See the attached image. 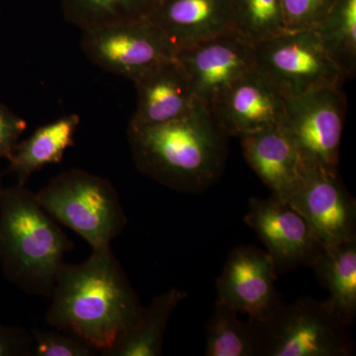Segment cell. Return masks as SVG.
<instances>
[{"label":"cell","mask_w":356,"mask_h":356,"mask_svg":"<svg viewBox=\"0 0 356 356\" xmlns=\"http://www.w3.org/2000/svg\"><path fill=\"white\" fill-rule=\"evenodd\" d=\"M47 324L83 339L102 355L139 322L144 307L111 250H92L58 269Z\"/></svg>","instance_id":"cell-1"},{"label":"cell","mask_w":356,"mask_h":356,"mask_svg":"<svg viewBox=\"0 0 356 356\" xmlns=\"http://www.w3.org/2000/svg\"><path fill=\"white\" fill-rule=\"evenodd\" d=\"M228 137L203 103L181 118L128 129L140 172L184 193H201L217 182L226 163Z\"/></svg>","instance_id":"cell-2"},{"label":"cell","mask_w":356,"mask_h":356,"mask_svg":"<svg viewBox=\"0 0 356 356\" xmlns=\"http://www.w3.org/2000/svg\"><path fill=\"white\" fill-rule=\"evenodd\" d=\"M72 245L58 222L24 185L0 197V262L9 280L25 292L50 297L63 259Z\"/></svg>","instance_id":"cell-3"},{"label":"cell","mask_w":356,"mask_h":356,"mask_svg":"<svg viewBox=\"0 0 356 356\" xmlns=\"http://www.w3.org/2000/svg\"><path fill=\"white\" fill-rule=\"evenodd\" d=\"M35 194L50 216L76 232L92 250L111 248L128 222L113 184L86 170L60 173Z\"/></svg>","instance_id":"cell-4"},{"label":"cell","mask_w":356,"mask_h":356,"mask_svg":"<svg viewBox=\"0 0 356 356\" xmlns=\"http://www.w3.org/2000/svg\"><path fill=\"white\" fill-rule=\"evenodd\" d=\"M257 325L259 355L351 356L355 344L343 324L325 301L305 297L285 305Z\"/></svg>","instance_id":"cell-5"},{"label":"cell","mask_w":356,"mask_h":356,"mask_svg":"<svg viewBox=\"0 0 356 356\" xmlns=\"http://www.w3.org/2000/svg\"><path fill=\"white\" fill-rule=\"evenodd\" d=\"M254 69L287 97L346 81L314 30L283 31L254 44Z\"/></svg>","instance_id":"cell-6"},{"label":"cell","mask_w":356,"mask_h":356,"mask_svg":"<svg viewBox=\"0 0 356 356\" xmlns=\"http://www.w3.org/2000/svg\"><path fill=\"white\" fill-rule=\"evenodd\" d=\"M346 108L348 102L341 86H325L287 98L280 126L305 165L339 172Z\"/></svg>","instance_id":"cell-7"},{"label":"cell","mask_w":356,"mask_h":356,"mask_svg":"<svg viewBox=\"0 0 356 356\" xmlns=\"http://www.w3.org/2000/svg\"><path fill=\"white\" fill-rule=\"evenodd\" d=\"M81 49L93 64L132 81L177 54L168 37L149 18L86 30Z\"/></svg>","instance_id":"cell-8"},{"label":"cell","mask_w":356,"mask_h":356,"mask_svg":"<svg viewBox=\"0 0 356 356\" xmlns=\"http://www.w3.org/2000/svg\"><path fill=\"white\" fill-rule=\"evenodd\" d=\"M277 275L266 250L241 245L232 250L218 278L217 301L261 324L283 303L275 287Z\"/></svg>","instance_id":"cell-9"},{"label":"cell","mask_w":356,"mask_h":356,"mask_svg":"<svg viewBox=\"0 0 356 356\" xmlns=\"http://www.w3.org/2000/svg\"><path fill=\"white\" fill-rule=\"evenodd\" d=\"M245 222L266 245L277 274L311 267L324 250L305 218L273 195L250 199Z\"/></svg>","instance_id":"cell-10"},{"label":"cell","mask_w":356,"mask_h":356,"mask_svg":"<svg viewBox=\"0 0 356 356\" xmlns=\"http://www.w3.org/2000/svg\"><path fill=\"white\" fill-rule=\"evenodd\" d=\"M310 225L324 248L356 238V202L339 172L305 165L288 200Z\"/></svg>","instance_id":"cell-11"},{"label":"cell","mask_w":356,"mask_h":356,"mask_svg":"<svg viewBox=\"0 0 356 356\" xmlns=\"http://www.w3.org/2000/svg\"><path fill=\"white\" fill-rule=\"evenodd\" d=\"M175 58L199 102L210 106L236 79L254 69V44L229 32L179 49Z\"/></svg>","instance_id":"cell-12"},{"label":"cell","mask_w":356,"mask_h":356,"mask_svg":"<svg viewBox=\"0 0 356 356\" xmlns=\"http://www.w3.org/2000/svg\"><path fill=\"white\" fill-rule=\"evenodd\" d=\"M287 96L259 70H248L218 96L210 108L222 131L243 137L281 125Z\"/></svg>","instance_id":"cell-13"},{"label":"cell","mask_w":356,"mask_h":356,"mask_svg":"<svg viewBox=\"0 0 356 356\" xmlns=\"http://www.w3.org/2000/svg\"><path fill=\"white\" fill-rule=\"evenodd\" d=\"M133 83L138 102L129 128L173 121L202 104L175 57L149 67Z\"/></svg>","instance_id":"cell-14"},{"label":"cell","mask_w":356,"mask_h":356,"mask_svg":"<svg viewBox=\"0 0 356 356\" xmlns=\"http://www.w3.org/2000/svg\"><path fill=\"white\" fill-rule=\"evenodd\" d=\"M149 18L177 51L235 31L231 0H156Z\"/></svg>","instance_id":"cell-15"},{"label":"cell","mask_w":356,"mask_h":356,"mask_svg":"<svg viewBox=\"0 0 356 356\" xmlns=\"http://www.w3.org/2000/svg\"><path fill=\"white\" fill-rule=\"evenodd\" d=\"M248 165L270 189L271 195L288 202L305 170L298 149L281 126L241 137Z\"/></svg>","instance_id":"cell-16"},{"label":"cell","mask_w":356,"mask_h":356,"mask_svg":"<svg viewBox=\"0 0 356 356\" xmlns=\"http://www.w3.org/2000/svg\"><path fill=\"white\" fill-rule=\"evenodd\" d=\"M311 267L330 293L325 305L351 327L356 316V238L324 248Z\"/></svg>","instance_id":"cell-17"},{"label":"cell","mask_w":356,"mask_h":356,"mask_svg":"<svg viewBox=\"0 0 356 356\" xmlns=\"http://www.w3.org/2000/svg\"><path fill=\"white\" fill-rule=\"evenodd\" d=\"M79 125V115H67L42 126L29 138L18 143L8 161L19 184L25 185L44 166L60 163L67 149L74 146Z\"/></svg>","instance_id":"cell-18"},{"label":"cell","mask_w":356,"mask_h":356,"mask_svg":"<svg viewBox=\"0 0 356 356\" xmlns=\"http://www.w3.org/2000/svg\"><path fill=\"white\" fill-rule=\"evenodd\" d=\"M186 297L187 293L175 288L156 296L147 308L143 309L137 325L103 355H161L163 337L172 312Z\"/></svg>","instance_id":"cell-19"},{"label":"cell","mask_w":356,"mask_h":356,"mask_svg":"<svg viewBox=\"0 0 356 356\" xmlns=\"http://www.w3.org/2000/svg\"><path fill=\"white\" fill-rule=\"evenodd\" d=\"M314 31L346 79L356 70V0H337Z\"/></svg>","instance_id":"cell-20"},{"label":"cell","mask_w":356,"mask_h":356,"mask_svg":"<svg viewBox=\"0 0 356 356\" xmlns=\"http://www.w3.org/2000/svg\"><path fill=\"white\" fill-rule=\"evenodd\" d=\"M205 355H259L257 325L250 320L243 322L238 312L217 301L206 330Z\"/></svg>","instance_id":"cell-21"},{"label":"cell","mask_w":356,"mask_h":356,"mask_svg":"<svg viewBox=\"0 0 356 356\" xmlns=\"http://www.w3.org/2000/svg\"><path fill=\"white\" fill-rule=\"evenodd\" d=\"M65 19L81 32L149 18L156 0H60Z\"/></svg>","instance_id":"cell-22"},{"label":"cell","mask_w":356,"mask_h":356,"mask_svg":"<svg viewBox=\"0 0 356 356\" xmlns=\"http://www.w3.org/2000/svg\"><path fill=\"white\" fill-rule=\"evenodd\" d=\"M235 31L252 44L284 29L281 0H231Z\"/></svg>","instance_id":"cell-23"},{"label":"cell","mask_w":356,"mask_h":356,"mask_svg":"<svg viewBox=\"0 0 356 356\" xmlns=\"http://www.w3.org/2000/svg\"><path fill=\"white\" fill-rule=\"evenodd\" d=\"M337 0H281L285 31L315 30Z\"/></svg>","instance_id":"cell-24"},{"label":"cell","mask_w":356,"mask_h":356,"mask_svg":"<svg viewBox=\"0 0 356 356\" xmlns=\"http://www.w3.org/2000/svg\"><path fill=\"white\" fill-rule=\"evenodd\" d=\"M33 356H93L98 353L92 346L67 332L33 330Z\"/></svg>","instance_id":"cell-25"},{"label":"cell","mask_w":356,"mask_h":356,"mask_svg":"<svg viewBox=\"0 0 356 356\" xmlns=\"http://www.w3.org/2000/svg\"><path fill=\"white\" fill-rule=\"evenodd\" d=\"M26 128L24 119L0 103V161L10 158Z\"/></svg>","instance_id":"cell-26"},{"label":"cell","mask_w":356,"mask_h":356,"mask_svg":"<svg viewBox=\"0 0 356 356\" xmlns=\"http://www.w3.org/2000/svg\"><path fill=\"white\" fill-rule=\"evenodd\" d=\"M33 337L21 327L0 324V356L32 355Z\"/></svg>","instance_id":"cell-27"},{"label":"cell","mask_w":356,"mask_h":356,"mask_svg":"<svg viewBox=\"0 0 356 356\" xmlns=\"http://www.w3.org/2000/svg\"><path fill=\"white\" fill-rule=\"evenodd\" d=\"M3 187H2L1 179H0V197H1L2 191H3Z\"/></svg>","instance_id":"cell-28"}]
</instances>
